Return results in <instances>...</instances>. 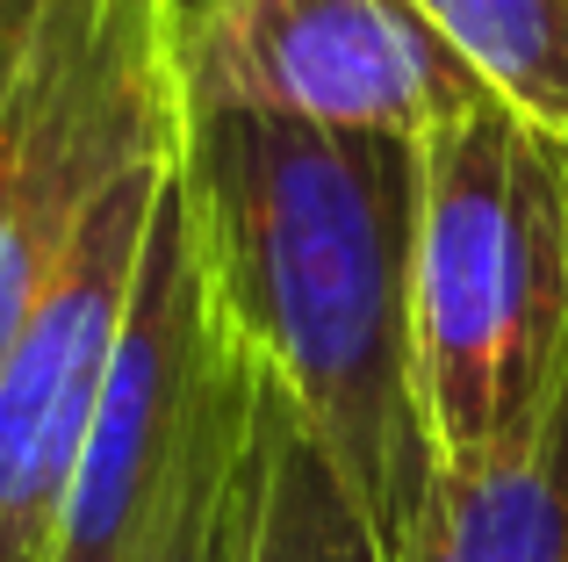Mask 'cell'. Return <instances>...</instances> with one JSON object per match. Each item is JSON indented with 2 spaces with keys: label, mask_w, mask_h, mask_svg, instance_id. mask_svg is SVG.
Masks as SVG:
<instances>
[{
  "label": "cell",
  "mask_w": 568,
  "mask_h": 562,
  "mask_svg": "<svg viewBox=\"0 0 568 562\" xmlns=\"http://www.w3.org/2000/svg\"><path fill=\"white\" fill-rule=\"evenodd\" d=\"M181 181L216 318L288 390L396 555L432 491L417 411V138L181 109Z\"/></svg>",
  "instance_id": "obj_1"
},
{
  "label": "cell",
  "mask_w": 568,
  "mask_h": 562,
  "mask_svg": "<svg viewBox=\"0 0 568 562\" xmlns=\"http://www.w3.org/2000/svg\"><path fill=\"white\" fill-rule=\"evenodd\" d=\"M417 152V411L432 469H483L568 375V138L483 94Z\"/></svg>",
  "instance_id": "obj_2"
},
{
  "label": "cell",
  "mask_w": 568,
  "mask_h": 562,
  "mask_svg": "<svg viewBox=\"0 0 568 562\" xmlns=\"http://www.w3.org/2000/svg\"><path fill=\"white\" fill-rule=\"evenodd\" d=\"M181 109L417 138L489 94L417 0H166Z\"/></svg>",
  "instance_id": "obj_3"
},
{
  "label": "cell",
  "mask_w": 568,
  "mask_h": 562,
  "mask_svg": "<svg viewBox=\"0 0 568 562\" xmlns=\"http://www.w3.org/2000/svg\"><path fill=\"white\" fill-rule=\"evenodd\" d=\"M181 144V130H173ZM173 144L130 167L80 224L0 347V562H51L65 498L130 324Z\"/></svg>",
  "instance_id": "obj_4"
},
{
  "label": "cell",
  "mask_w": 568,
  "mask_h": 562,
  "mask_svg": "<svg viewBox=\"0 0 568 562\" xmlns=\"http://www.w3.org/2000/svg\"><path fill=\"white\" fill-rule=\"evenodd\" d=\"M223 353H231V332H223L216 295H209L202 239H194L181 181V144H173L152 245H144L138 295H130V324L115 347L109 390H101L94 433H87L80 476H72L51 562H138Z\"/></svg>",
  "instance_id": "obj_5"
},
{
  "label": "cell",
  "mask_w": 568,
  "mask_h": 562,
  "mask_svg": "<svg viewBox=\"0 0 568 562\" xmlns=\"http://www.w3.org/2000/svg\"><path fill=\"white\" fill-rule=\"evenodd\" d=\"M388 562H568V375L547 419L483 469H432Z\"/></svg>",
  "instance_id": "obj_6"
},
{
  "label": "cell",
  "mask_w": 568,
  "mask_h": 562,
  "mask_svg": "<svg viewBox=\"0 0 568 562\" xmlns=\"http://www.w3.org/2000/svg\"><path fill=\"white\" fill-rule=\"evenodd\" d=\"M260 368V361H252ZM245 562H388L367 512L303 411L260 368L252 390V505H245Z\"/></svg>",
  "instance_id": "obj_7"
},
{
  "label": "cell",
  "mask_w": 568,
  "mask_h": 562,
  "mask_svg": "<svg viewBox=\"0 0 568 562\" xmlns=\"http://www.w3.org/2000/svg\"><path fill=\"white\" fill-rule=\"evenodd\" d=\"M489 94L568 138V0H417Z\"/></svg>",
  "instance_id": "obj_8"
},
{
  "label": "cell",
  "mask_w": 568,
  "mask_h": 562,
  "mask_svg": "<svg viewBox=\"0 0 568 562\" xmlns=\"http://www.w3.org/2000/svg\"><path fill=\"white\" fill-rule=\"evenodd\" d=\"M37 29H43V0H0V188H8L14 138H22V109H29Z\"/></svg>",
  "instance_id": "obj_9"
}]
</instances>
